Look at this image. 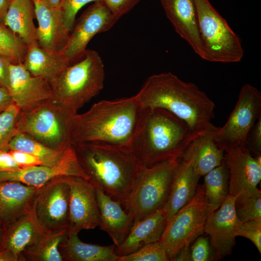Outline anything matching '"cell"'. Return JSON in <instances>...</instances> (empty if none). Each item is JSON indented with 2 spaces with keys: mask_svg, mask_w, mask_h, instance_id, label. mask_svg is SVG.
Returning <instances> with one entry per match:
<instances>
[{
  "mask_svg": "<svg viewBox=\"0 0 261 261\" xmlns=\"http://www.w3.org/2000/svg\"><path fill=\"white\" fill-rule=\"evenodd\" d=\"M142 108H160L184 121L194 140L218 128L213 101L195 84L184 81L171 72L148 77L136 94Z\"/></svg>",
  "mask_w": 261,
  "mask_h": 261,
  "instance_id": "6da1fadb",
  "label": "cell"
},
{
  "mask_svg": "<svg viewBox=\"0 0 261 261\" xmlns=\"http://www.w3.org/2000/svg\"><path fill=\"white\" fill-rule=\"evenodd\" d=\"M142 109L137 95L94 103L72 117L71 145L104 144L130 149Z\"/></svg>",
  "mask_w": 261,
  "mask_h": 261,
  "instance_id": "7a4b0ae2",
  "label": "cell"
},
{
  "mask_svg": "<svg viewBox=\"0 0 261 261\" xmlns=\"http://www.w3.org/2000/svg\"><path fill=\"white\" fill-rule=\"evenodd\" d=\"M194 140L188 125L160 108H143L130 146L141 164L180 160Z\"/></svg>",
  "mask_w": 261,
  "mask_h": 261,
  "instance_id": "3957f363",
  "label": "cell"
},
{
  "mask_svg": "<svg viewBox=\"0 0 261 261\" xmlns=\"http://www.w3.org/2000/svg\"><path fill=\"white\" fill-rule=\"evenodd\" d=\"M72 145L88 181L123 204L142 165L130 149L104 144Z\"/></svg>",
  "mask_w": 261,
  "mask_h": 261,
  "instance_id": "277c9868",
  "label": "cell"
},
{
  "mask_svg": "<svg viewBox=\"0 0 261 261\" xmlns=\"http://www.w3.org/2000/svg\"><path fill=\"white\" fill-rule=\"evenodd\" d=\"M104 66L97 52L87 49L69 65L52 86V101L73 114L104 87Z\"/></svg>",
  "mask_w": 261,
  "mask_h": 261,
  "instance_id": "5b68a950",
  "label": "cell"
},
{
  "mask_svg": "<svg viewBox=\"0 0 261 261\" xmlns=\"http://www.w3.org/2000/svg\"><path fill=\"white\" fill-rule=\"evenodd\" d=\"M179 160L169 161L151 166H141L123 204L125 210L131 216L133 222L162 208L168 199Z\"/></svg>",
  "mask_w": 261,
  "mask_h": 261,
  "instance_id": "8992f818",
  "label": "cell"
},
{
  "mask_svg": "<svg viewBox=\"0 0 261 261\" xmlns=\"http://www.w3.org/2000/svg\"><path fill=\"white\" fill-rule=\"evenodd\" d=\"M204 60L213 62H240L244 54L239 36L209 0H193Z\"/></svg>",
  "mask_w": 261,
  "mask_h": 261,
  "instance_id": "52a82bcc",
  "label": "cell"
},
{
  "mask_svg": "<svg viewBox=\"0 0 261 261\" xmlns=\"http://www.w3.org/2000/svg\"><path fill=\"white\" fill-rule=\"evenodd\" d=\"M73 114L52 100L19 114L16 132L26 134L44 145L58 150L72 147L70 127Z\"/></svg>",
  "mask_w": 261,
  "mask_h": 261,
  "instance_id": "ba28073f",
  "label": "cell"
},
{
  "mask_svg": "<svg viewBox=\"0 0 261 261\" xmlns=\"http://www.w3.org/2000/svg\"><path fill=\"white\" fill-rule=\"evenodd\" d=\"M218 208L205 201L204 185L198 186L193 198L167 221L159 241L171 261L203 234L207 218Z\"/></svg>",
  "mask_w": 261,
  "mask_h": 261,
  "instance_id": "9c48e42d",
  "label": "cell"
},
{
  "mask_svg": "<svg viewBox=\"0 0 261 261\" xmlns=\"http://www.w3.org/2000/svg\"><path fill=\"white\" fill-rule=\"evenodd\" d=\"M68 175L57 176L38 188L28 213L44 233L69 229L70 188Z\"/></svg>",
  "mask_w": 261,
  "mask_h": 261,
  "instance_id": "30bf717a",
  "label": "cell"
},
{
  "mask_svg": "<svg viewBox=\"0 0 261 261\" xmlns=\"http://www.w3.org/2000/svg\"><path fill=\"white\" fill-rule=\"evenodd\" d=\"M260 116L261 93L252 85L245 84L227 122L214 133L215 143L224 152L236 146H245L248 134Z\"/></svg>",
  "mask_w": 261,
  "mask_h": 261,
  "instance_id": "8fae6325",
  "label": "cell"
},
{
  "mask_svg": "<svg viewBox=\"0 0 261 261\" xmlns=\"http://www.w3.org/2000/svg\"><path fill=\"white\" fill-rule=\"evenodd\" d=\"M118 20L102 1L94 2L75 21L62 54L74 62L83 56L95 35L107 31Z\"/></svg>",
  "mask_w": 261,
  "mask_h": 261,
  "instance_id": "7c38bea8",
  "label": "cell"
},
{
  "mask_svg": "<svg viewBox=\"0 0 261 261\" xmlns=\"http://www.w3.org/2000/svg\"><path fill=\"white\" fill-rule=\"evenodd\" d=\"M225 152L224 160L229 173V194H261L257 187L261 179V156H253L245 146H236Z\"/></svg>",
  "mask_w": 261,
  "mask_h": 261,
  "instance_id": "4fadbf2b",
  "label": "cell"
},
{
  "mask_svg": "<svg viewBox=\"0 0 261 261\" xmlns=\"http://www.w3.org/2000/svg\"><path fill=\"white\" fill-rule=\"evenodd\" d=\"M67 179L70 188L69 232L78 233L95 229L100 221L95 187L79 176L68 175Z\"/></svg>",
  "mask_w": 261,
  "mask_h": 261,
  "instance_id": "5bb4252c",
  "label": "cell"
},
{
  "mask_svg": "<svg viewBox=\"0 0 261 261\" xmlns=\"http://www.w3.org/2000/svg\"><path fill=\"white\" fill-rule=\"evenodd\" d=\"M229 194L220 206L208 217L204 232L208 236L217 261L231 254L235 245L237 230L242 223L235 210L237 197Z\"/></svg>",
  "mask_w": 261,
  "mask_h": 261,
  "instance_id": "9a60e30c",
  "label": "cell"
},
{
  "mask_svg": "<svg viewBox=\"0 0 261 261\" xmlns=\"http://www.w3.org/2000/svg\"><path fill=\"white\" fill-rule=\"evenodd\" d=\"M9 72L8 90L13 102L20 111L32 110L53 100L50 84L43 78L31 74L22 63H11Z\"/></svg>",
  "mask_w": 261,
  "mask_h": 261,
  "instance_id": "2e32d148",
  "label": "cell"
},
{
  "mask_svg": "<svg viewBox=\"0 0 261 261\" xmlns=\"http://www.w3.org/2000/svg\"><path fill=\"white\" fill-rule=\"evenodd\" d=\"M38 26L36 40L41 47L62 53L69 40L70 31L66 28L59 7L48 6L40 0L33 1Z\"/></svg>",
  "mask_w": 261,
  "mask_h": 261,
  "instance_id": "e0dca14e",
  "label": "cell"
},
{
  "mask_svg": "<svg viewBox=\"0 0 261 261\" xmlns=\"http://www.w3.org/2000/svg\"><path fill=\"white\" fill-rule=\"evenodd\" d=\"M165 14L175 32L202 59L204 51L201 42L196 8L193 0H160Z\"/></svg>",
  "mask_w": 261,
  "mask_h": 261,
  "instance_id": "ac0fdd59",
  "label": "cell"
},
{
  "mask_svg": "<svg viewBox=\"0 0 261 261\" xmlns=\"http://www.w3.org/2000/svg\"><path fill=\"white\" fill-rule=\"evenodd\" d=\"M60 175L79 176L88 180L75 155L54 166L42 165L0 171V181H17L39 188L52 179Z\"/></svg>",
  "mask_w": 261,
  "mask_h": 261,
  "instance_id": "d6986e66",
  "label": "cell"
},
{
  "mask_svg": "<svg viewBox=\"0 0 261 261\" xmlns=\"http://www.w3.org/2000/svg\"><path fill=\"white\" fill-rule=\"evenodd\" d=\"M201 177L192 159L184 155L175 168L168 199L162 208L167 221L193 198Z\"/></svg>",
  "mask_w": 261,
  "mask_h": 261,
  "instance_id": "ffe728a7",
  "label": "cell"
},
{
  "mask_svg": "<svg viewBox=\"0 0 261 261\" xmlns=\"http://www.w3.org/2000/svg\"><path fill=\"white\" fill-rule=\"evenodd\" d=\"M166 223L162 208L141 220L133 222L124 241L116 246V253L118 256L128 255L146 245L159 242Z\"/></svg>",
  "mask_w": 261,
  "mask_h": 261,
  "instance_id": "44dd1931",
  "label": "cell"
},
{
  "mask_svg": "<svg viewBox=\"0 0 261 261\" xmlns=\"http://www.w3.org/2000/svg\"><path fill=\"white\" fill-rule=\"evenodd\" d=\"M37 188L17 181H0V222L4 230L27 214Z\"/></svg>",
  "mask_w": 261,
  "mask_h": 261,
  "instance_id": "7402d4cb",
  "label": "cell"
},
{
  "mask_svg": "<svg viewBox=\"0 0 261 261\" xmlns=\"http://www.w3.org/2000/svg\"><path fill=\"white\" fill-rule=\"evenodd\" d=\"M95 188L100 214L99 227L108 234L117 246L122 243L129 232L132 219L122 209L120 202L101 189Z\"/></svg>",
  "mask_w": 261,
  "mask_h": 261,
  "instance_id": "603a6c76",
  "label": "cell"
},
{
  "mask_svg": "<svg viewBox=\"0 0 261 261\" xmlns=\"http://www.w3.org/2000/svg\"><path fill=\"white\" fill-rule=\"evenodd\" d=\"M22 64L31 74L43 78L52 87L72 63L62 53L45 49L35 43L28 46Z\"/></svg>",
  "mask_w": 261,
  "mask_h": 261,
  "instance_id": "cb8c5ba5",
  "label": "cell"
},
{
  "mask_svg": "<svg viewBox=\"0 0 261 261\" xmlns=\"http://www.w3.org/2000/svg\"><path fill=\"white\" fill-rule=\"evenodd\" d=\"M44 233L26 214L5 229L0 248L12 252L21 261L22 255L31 248Z\"/></svg>",
  "mask_w": 261,
  "mask_h": 261,
  "instance_id": "d4e9b609",
  "label": "cell"
},
{
  "mask_svg": "<svg viewBox=\"0 0 261 261\" xmlns=\"http://www.w3.org/2000/svg\"><path fill=\"white\" fill-rule=\"evenodd\" d=\"M33 0H11L3 20V24L28 46L37 43Z\"/></svg>",
  "mask_w": 261,
  "mask_h": 261,
  "instance_id": "484cf974",
  "label": "cell"
},
{
  "mask_svg": "<svg viewBox=\"0 0 261 261\" xmlns=\"http://www.w3.org/2000/svg\"><path fill=\"white\" fill-rule=\"evenodd\" d=\"M116 246H100L82 242L78 233H69L67 240L60 244V251L64 261H118Z\"/></svg>",
  "mask_w": 261,
  "mask_h": 261,
  "instance_id": "4316f807",
  "label": "cell"
},
{
  "mask_svg": "<svg viewBox=\"0 0 261 261\" xmlns=\"http://www.w3.org/2000/svg\"><path fill=\"white\" fill-rule=\"evenodd\" d=\"M214 132L194 140L184 154L192 159L194 168L201 176L220 165L224 160L225 152L215 143Z\"/></svg>",
  "mask_w": 261,
  "mask_h": 261,
  "instance_id": "83f0119b",
  "label": "cell"
},
{
  "mask_svg": "<svg viewBox=\"0 0 261 261\" xmlns=\"http://www.w3.org/2000/svg\"><path fill=\"white\" fill-rule=\"evenodd\" d=\"M9 150H17L31 154L44 165L54 166L75 155L73 147L67 150L49 147L24 133L16 132L8 146Z\"/></svg>",
  "mask_w": 261,
  "mask_h": 261,
  "instance_id": "f1b7e54d",
  "label": "cell"
},
{
  "mask_svg": "<svg viewBox=\"0 0 261 261\" xmlns=\"http://www.w3.org/2000/svg\"><path fill=\"white\" fill-rule=\"evenodd\" d=\"M69 229L43 233L36 244L22 256L21 261H63L60 244L69 235Z\"/></svg>",
  "mask_w": 261,
  "mask_h": 261,
  "instance_id": "f546056e",
  "label": "cell"
},
{
  "mask_svg": "<svg viewBox=\"0 0 261 261\" xmlns=\"http://www.w3.org/2000/svg\"><path fill=\"white\" fill-rule=\"evenodd\" d=\"M204 176V199L218 208L229 195V173L224 160Z\"/></svg>",
  "mask_w": 261,
  "mask_h": 261,
  "instance_id": "4dcf8cb0",
  "label": "cell"
},
{
  "mask_svg": "<svg viewBox=\"0 0 261 261\" xmlns=\"http://www.w3.org/2000/svg\"><path fill=\"white\" fill-rule=\"evenodd\" d=\"M27 49L28 46L18 36L0 23V56L12 64L22 63Z\"/></svg>",
  "mask_w": 261,
  "mask_h": 261,
  "instance_id": "1f68e13d",
  "label": "cell"
},
{
  "mask_svg": "<svg viewBox=\"0 0 261 261\" xmlns=\"http://www.w3.org/2000/svg\"><path fill=\"white\" fill-rule=\"evenodd\" d=\"M235 210L242 222L261 220V194L239 195L235 200Z\"/></svg>",
  "mask_w": 261,
  "mask_h": 261,
  "instance_id": "d6a6232c",
  "label": "cell"
},
{
  "mask_svg": "<svg viewBox=\"0 0 261 261\" xmlns=\"http://www.w3.org/2000/svg\"><path fill=\"white\" fill-rule=\"evenodd\" d=\"M20 109L13 103L0 114V150L9 151L8 146L16 132V126Z\"/></svg>",
  "mask_w": 261,
  "mask_h": 261,
  "instance_id": "836d02e7",
  "label": "cell"
},
{
  "mask_svg": "<svg viewBox=\"0 0 261 261\" xmlns=\"http://www.w3.org/2000/svg\"><path fill=\"white\" fill-rule=\"evenodd\" d=\"M171 261L165 249L156 242L146 245L135 252L119 256L118 261Z\"/></svg>",
  "mask_w": 261,
  "mask_h": 261,
  "instance_id": "e575fe53",
  "label": "cell"
},
{
  "mask_svg": "<svg viewBox=\"0 0 261 261\" xmlns=\"http://www.w3.org/2000/svg\"><path fill=\"white\" fill-rule=\"evenodd\" d=\"M190 246L191 261H216L208 237L198 236Z\"/></svg>",
  "mask_w": 261,
  "mask_h": 261,
  "instance_id": "d590c367",
  "label": "cell"
},
{
  "mask_svg": "<svg viewBox=\"0 0 261 261\" xmlns=\"http://www.w3.org/2000/svg\"><path fill=\"white\" fill-rule=\"evenodd\" d=\"M102 0H61L58 7L62 12L65 26L70 31L75 21L79 10L86 4L91 2L102 1Z\"/></svg>",
  "mask_w": 261,
  "mask_h": 261,
  "instance_id": "8d00e7d4",
  "label": "cell"
},
{
  "mask_svg": "<svg viewBox=\"0 0 261 261\" xmlns=\"http://www.w3.org/2000/svg\"><path fill=\"white\" fill-rule=\"evenodd\" d=\"M237 236L250 240L261 253V220H249L242 222L236 232Z\"/></svg>",
  "mask_w": 261,
  "mask_h": 261,
  "instance_id": "74e56055",
  "label": "cell"
},
{
  "mask_svg": "<svg viewBox=\"0 0 261 261\" xmlns=\"http://www.w3.org/2000/svg\"><path fill=\"white\" fill-rule=\"evenodd\" d=\"M141 0H102L112 14L119 19L130 12Z\"/></svg>",
  "mask_w": 261,
  "mask_h": 261,
  "instance_id": "f35d334b",
  "label": "cell"
},
{
  "mask_svg": "<svg viewBox=\"0 0 261 261\" xmlns=\"http://www.w3.org/2000/svg\"><path fill=\"white\" fill-rule=\"evenodd\" d=\"M245 147L255 156H261V116L250 130Z\"/></svg>",
  "mask_w": 261,
  "mask_h": 261,
  "instance_id": "ab89813d",
  "label": "cell"
},
{
  "mask_svg": "<svg viewBox=\"0 0 261 261\" xmlns=\"http://www.w3.org/2000/svg\"><path fill=\"white\" fill-rule=\"evenodd\" d=\"M9 152L20 168L44 165L38 158L31 154L17 150Z\"/></svg>",
  "mask_w": 261,
  "mask_h": 261,
  "instance_id": "60d3db41",
  "label": "cell"
},
{
  "mask_svg": "<svg viewBox=\"0 0 261 261\" xmlns=\"http://www.w3.org/2000/svg\"><path fill=\"white\" fill-rule=\"evenodd\" d=\"M19 168L9 151L0 150V171L14 170Z\"/></svg>",
  "mask_w": 261,
  "mask_h": 261,
  "instance_id": "b9f144b4",
  "label": "cell"
},
{
  "mask_svg": "<svg viewBox=\"0 0 261 261\" xmlns=\"http://www.w3.org/2000/svg\"><path fill=\"white\" fill-rule=\"evenodd\" d=\"M10 61L0 56V86L9 89L10 86L9 67Z\"/></svg>",
  "mask_w": 261,
  "mask_h": 261,
  "instance_id": "7bdbcfd3",
  "label": "cell"
},
{
  "mask_svg": "<svg viewBox=\"0 0 261 261\" xmlns=\"http://www.w3.org/2000/svg\"><path fill=\"white\" fill-rule=\"evenodd\" d=\"M13 103L9 90L0 86V114L6 110Z\"/></svg>",
  "mask_w": 261,
  "mask_h": 261,
  "instance_id": "ee69618b",
  "label": "cell"
},
{
  "mask_svg": "<svg viewBox=\"0 0 261 261\" xmlns=\"http://www.w3.org/2000/svg\"><path fill=\"white\" fill-rule=\"evenodd\" d=\"M174 261H191L190 246H186L181 249L176 254Z\"/></svg>",
  "mask_w": 261,
  "mask_h": 261,
  "instance_id": "f6af8a7d",
  "label": "cell"
},
{
  "mask_svg": "<svg viewBox=\"0 0 261 261\" xmlns=\"http://www.w3.org/2000/svg\"><path fill=\"white\" fill-rule=\"evenodd\" d=\"M0 261H18V258L9 250L0 248Z\"/></svg>",
  "mask_w": 261,
  "mask_h": 261,
  "instance_id": "bcb514c9",
  "label": "cell"
},
{
  "mask_svg": "<svg viewBox=\"0 0 261 261\" xmlns=\"http://www.w3.org/2000/svg\"><path fill=\"white\" fill-rule=\"evenodd\" d=\"M9 4V0H0V23H3V20Z\"/></svg>",
  "mask_w": 261,
  "mask_h": 261,
  "instance_id": "7dc6e473",
  "label": "cell"
},
{
  "mask_svg": "<svg viewBox=\"0 0 261 261\" xmlns=\"http://www.w3.org/2000/svg\"><path fill=\"white\" fill-rule=\"evenodd\" d=\"M44 4L51 7H58L61 0H40Z\"/></svg>",
  "mask_w": 261,
  "mask_h": 261,
  "instance_id": "c3c4849f",
  "label": "cell"
},
{
  "mask_svg": "<svg viewBox=\"0 0 261 261\" xmlns=\"http://www.w3.org/2000/svg\"><path fill=\"white\" fill-rule=\"evenodd\" d=\"M4 232H5V230L3 226L1 225V224L0 222V248L2 243L4 234Z\"/></svg>",
  "mask_w": 261,
  "mask_h": 261,
  "instance_id": "681fc988",
  "label": "cell"
},
{
  "mask_svg": "<svg viewBox=\"0 0 261 261\" xmlns=\"http://www.w3.org/2000/svg\"><path fill=\"white\" fill-rule=\"evenodd\" d=\"M36 0H33V1H36Z\"/></svg>",
  "mask_w": 261,
  "mask_h": 261,
  "instance_id": "f907efd6",
  "label": "cell"
},
{
  "mask_svg": "<svg viewBox=\"0 0 261 261\" xmlns=\"http://www.w3.org/2000/svg\"><path fill=\"white\" fill-rule=\"evenodd\" d=\"M9 0V1H10L11 0Z\"/></svg>",
  "mask_w": 261,
  "mask_h": 261,
  "instance_id": "816d5d0a",
  "label": "cell"
}]
</instances>
